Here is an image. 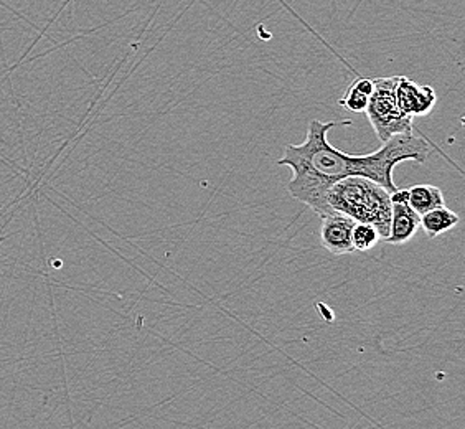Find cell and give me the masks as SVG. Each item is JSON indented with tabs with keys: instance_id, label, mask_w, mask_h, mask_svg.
<instances>
[{
	"instance_id": "3957f363",
	"label": "cell",
	"mask_w": 465,
	"mask_h": 429,
	"mask_svg": "<svg viewBox=\"0 0 465 429\" xmlns=\"http://www.w3.org/2000/svg\"><path fill=\"white\" fill-rule=\"evenodd\" d=\"M398 76L373 78V93L368 101V121L375 131L376 137L386 143L391 137L412 131V117L406 116L396 101Z\"/></svg>"
},
{
	"instance_id": "ba28073f",
	"label": "cell",
	"mask_w": 465,
	"mask_h": 429,
	"mask_svg": "<svg viewBox=\"0 0 465 429\" xmlns=\"http://www.w3.org/2000/svg\"><path fill=\"white\" fill-rule=\"evenodd\" d=\"M408 205L420 216L434 208L444 206L442 190L434 185H412L408 188Z\"/></svg>"
},
{
	"instance_id": "9c48e42d",
	"label": "cell",
	"mask_w": 465,
	"mask_h": 429,
	"mask_svg": "<svg viewBox=\"0 0 465 429\" xmlns=\"http://www.w3.org/2000/svg\"><path fill=\"white\" fill-rule=\"evenodd\" d=\"M373 93V78H357L343 93L339 105L350 113H365L370 96Z\"/></svg>"
},
{
	"instance_id": "7a4b0ae2",
	"label": "cell",
	"mask_w": 465,
	"mask_h": 429,
	"mask_svg": "<svg viewBox=\"0 0 465 429\" xmlns=\"http://www.w3.org/2000/svg\"><path fill=\"white\" fill-rule=\"evenodd\" d=\"M331 212L345 214L355 224L375 226L385 242L391 222V192L365 177H347L335 182L323 194L319 216Z\"/></svg>"
},
{
	"instance_id": "52a82bcc",
	"label": "cell",
	"mask_w": 465,
	"mask_h": 429,
	"mask_svg": "<svg viewBox=\"0 0 465 429\" xmlns=\"http://www.w3.org/2000/svg\"><path fill=\"white\" fill-rule=\"evenodd\" d=\"M459 222H460L459 214L446 208V205L439 206V208H434L428 214H420V228L424 230L430 240H434L440 234L448 233L449 230L456 228Z\"/></svg>"
},
{
	"instance_id": "277c9868",
	"label": "cell",
	"mask_w": 465,
	"mask_h": 429,
	"mask_svg": "<svg viewBox=\"0 0 465 429\" xmlns=\"http://www.w3.org/2000/svg\"><path fill=\"white\" fill-rule=\"evenodd\" d=\"M420 228V216L408 205V188H396L391 194V222L390 234L385 242L390 244H404L411 242Z\"/></svg>"
},
{
	"instance_id": "30bf717a",
	"label": "cell",
	"mask_w": 465,
	"mask_h": 429,
	"mask_svg": "<svg viewBox=\"0 0 465 429\" xmlns=\"http://www.w3.org/2000/svg\"><path fill=\"white\" fill-rule=\"evenodd\" d=\"M380 240L381 238H380V234L376 232L375 226L367 224H355V226H353L351 244H353L355 253L357 251L373 250Z\"/></svg>"
},
{
	"instance_id": "8992f818",
	"label": "cell",
	"mask_w": 465,
	"mask_h": 429,
	"mask_svg": "<svg viewBox=\"0 0 465 429\" xmlns=\"http://www.w3.org/2000/svg\"><path fill=\"white\" fill-rule=\"evenodd\" d=\"M319 218H321V243L325 250L331 251L335 256L355 253L351 244V233H353L355 222L351 218L335 212L322 214Z\"/></svg>"
},
{
	"instance_id": "5b68a950",
	"label": "cell",
	"mask_w": 465,
	"mask_h": 429,
	"mask_svg": "<svg viewBox=\"0 0 465 429\" xmlns=\"http://www.w3.org/2000/svg\"><path fill=\"white\" fill-rule=\"evenodd\" d=\"M394 95L400 109L410 117L430 115L438 103V95L430 86L418 85L406 76H398Z\"/></svg>"
},
{
	"instance_id": "6da1fadb",
	"label": "cell",
	"mask_w": 465,
	"mask_h": 429,
	"mask_svg": "<svg viewBox=\"0 0 465 429\" xmlns=\"http://www.w3.org/2000/svg\"><path fill=\"white\" fill-rule=\"evenodd\" d=\"M351 125L350 119L329 123L312 119L304 143L287 144L284 155L278 161V165L292 170V179L287 184L289 194L317 214L322 210L325 190L335 182L347 177H365L393 194L398 188L394 185V167L406 161L426 164L432 153V144L412 131L394 135L376 153L365 155L341 153L329 143V133L333 127Z\"/></svg>"
}]
</instances>
